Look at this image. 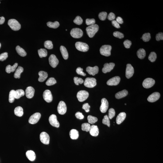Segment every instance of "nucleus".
I'll list each match as a JSON object with an SVG mask.
<instances>
[{
  "mask_svg": "<svg viewBox=\"0 0 163 163\" xmlns=\"http://www.w3.org/2000/svg\"><path fill=\"white\" fill-rule=\"evenodd\" d=\"M99 29V26L97 24L90 25L86 28L87 34L90 38L93 37Z\"/></svg>",
  "mask_w": 163,
  "mask_h": 163,
  "instance_id": "obj_1",
  "label": "nucleus"
},
{
  "mask_svg": "<svg viewBox=\"0 0 163 163\" xmlns=\"http://www.w3.org/2000/svg\"><path fill=\"white\" fill-rule=\"evenodd\" d=\"M8 24L13 30L18 31L21 29L20 24L17 20L14 19H9L8 21Z\"/></svg>",
  "mask_w": 163,
  "mask_h": 163,
  "instance_id": "obj_2",
  "label": "nucleus"
},
{
  "mask_svg": "<svg viewBox=\"0 0 163 163\" xmlns=\"http://www.w3.org/2000/svg\"><path fill=\"white\" fill-rule=\"evenodd\" d=\"M111 45H105L102 46L100 49L101 54L106 56H110L111 54Z\"/></svg>",
  "mask_w": 163,
  "mask_h": 163,
  "instance_id": "obj_3",
  "label": "nucleus"
},
{
  "mask_svg": "<svg viewBox=\"0 0 163 163\" xmlns=\"http://www.w3.org/2000/svg\"><path fill=\"white\" fill-rule=\"evenodd\" d=\"M75 47L78 50L82 52H87L89 49L88 45L86 43L77 42L75 44Z\"/></svg>",
  "mask_w": 163,
  "mask_h": 163,
  "instance_id": "obj_4",
  "label": "nucleus"
},
{
  "mask_svg": "<svg viewBox=\"0 0 163 163\" xmlns=\"http://www.w3.org/2000/svg\"><path fill=\"white\" fill-rule=\"evenodd\" d=\"M89 96L88 92L85 90H81L77 93V94L78 100L80 102L84 101L87 99Z\"/></svg>",
  "mask_w": 163,
  "mask_h": 163,
  "instance_id": "obj_5",
  "label": "nucleus"
},
{
  "mask_svg": "<svg viewBox=\"0 0 163 163\" xmlns=\"http://www.w3.org/2000/svg\"><path fill=\"white\" fill-rule=\"evenodd\" d=\"M70 34L73 38H80L83 36V32L81 29L75 28L71 30Z\"/></svg>",
  "mask_w": 163,
  "mask_h": 163,
  "instance_id": "obj_6",
  "label": "nucleus"
},
{
  "mask_svg": "<svg viewBox=\"0 0 163 163\" xmlns=\"http://www.w3.org/2000/svg\"><path fill=\"white\" fill-rule=\"evenodd\" d=\"M96 84V80L95 78H87L84 82V86L90 88L95 87Z\"/></svg>",
  "mask_w": 163,
  "mask_h": 163,
  "instance_id": "obj_7",
  "label": "nucleus"
},
{
  "mask_svg": "<svg viewBox=\"0 0 163 163\" xmlns=\"http://www.w3.org/2000/svg\"><path fill=\"white\" fill-rule=\"evenodd\" d=\"M57 110L59 113L61 115H63L66 113L67 111V107L64 101H61L59 102Z\"/></svg>",
  "mask_w": 163,
  "mask_h": 163,
  "instance_id": "obj_8",
  "label": "nucleus"
},
{
  "mask_svg": "<svg viewBox=\"0 0 163 163\" xmlns=\"http://www.w3.org/2000/svg\"><path fill=\"white\" fill-rule=\"evenodd\" d=\"M40 141L42 143L46 145H49L50 142V137L47 133L43 132L40 134Z\"/></svg>",
  "mask_w": 163,
  "mask_h": 163,
  "instance_id": "obj_9",
  "label": "nucleus"
},
{
  "mask_svg": "<svg viewBox=\"0 0 163 163\" xmlns=\"http://www.w3.org/2000/svg\"><path fill=\"white\" fill-rule=\"evenodd\" d=\"M155 81L151 78H147L144 81L143 86L145 88L148 89L152 87L155 83Z\"/></svg>",
  "mask_w": 163,
  "mask_h": 163,
  "instance_id": "obj_10",
  "label": "nucleus"
},
{
  "mask_svg": "<svg viewBox=\"0 0 163 163\" xmlns=\"http://www.w3.org/2000/svg\"><path fill=\"white\" fill-rule=\"evenodd\" d=\"M41 117V114L39 113H36L32 115L29 118V122L32 124H34L38 122Z\"/></svg>",
  "mask_w": 163,
  "mask_h": 163,
  "instance_id": "obj_11",
  "label": "nucleus"
},
{
  "mask_svg": "<svg viewBox=\"0 0 163 163\" xmlns=\"http://www.w3.org/2000/svg\"><path fill=\"white\" fill-rule=\"evenodd\" d=\"M49 121L50 124L52 126L57 128L59 127L60 124L57 121V117L55 114L51 115L49 117Z\"/></svg>",
  "mask_w": 163,
  "mask_h": 163,
  "instance_id": "obj_12",
  "label": "nucleus"
},
{
  "mask_svg": "<svg viewBox=\"0 0 163 163\" xmlns=\"http://www.w3.org/2000/svg\"><path fill=\"white\" fill-rule=\"evenodd\" d=\"M49 63L53 68H55L59 63L58 59L55 55H51L49 58Z\"/></svg>",
  "mask_w": 163,
  "mask_h": 163,
  "instance_id": "obj_13",
  "label": "nucleus"
},
{
  "mask_svg": "<svg viewBox=\"0 0 163 163\" xmlns=\"http://www.w3.org/2000/svg\"><path fill=\"white\" fill-rule=\"evenodd\" d=\"M134 73V68L131 64H128L127 65L126 76L127 79L132 77Z\"/></svg>",
  "mask_w": 163,
  "mask_h": 163,
  "instance_id": "obj_14",
  "label": "nucleus"
},
{
  "mask_svg": "<svg viewBox=\"0 0 163 163\" xmlns=\"http://www.w3.org/2000/svg\"><path fill=\"white\" fill-rule=\"evenodd\" d=\"M109 108V102L107 99L105 98H103L101 100V105L100 109L101 112L102 113H106L107 111Z\"/></svg>",
  "mask_w": 163,
  "mask_h": 163,
  "instance_id": "obj_15",
  "label": "nucleus"
},
{
  "mask_svg": "<svg viewBox=\"0 0 163 163\" xmlns=\"http://www.w3.org/2000/svg\"><path fill=\"white\" fill-rule=\"evenodd\" d=\"M43 97L44 100L48 103H50L52 102L53 97L51 91L49 90H45L43 94Z\"/></svg>",
  "mask_w": 163,
  "mask_h": 163,
  "instance_id": "obj_16",
  "label": "nucleus"
},
{
  "mask_svg": "<svg viewBox=\"0 0 163 163\" xmlns=\"http://www.w3.org/2000/svg\"><path fill=\"white\" fill-rule=\"evenodd\" d=\"M120 80L121 78L119 76H115L108 80L107 84L109 86H116L119 84Z\"/></svg>",
  "mask_w": 163,
  "mask_h": 163,
  "instance_id": "obj_17",
  "label": "nucleus"
},
{
  "mask_svg": "<svg viewBox=\"0 0 163 163\" xmlns=\"http://www.w3.org/2000/svg\"><path fill=\"white\" fill-rule=\"evenodd\" d=\"M114 66L115 64L114 63H106L104 65L103 68H102V72L105 73L110 72L114 68Z\"/></svg>",
  "mask_w": 163,
  "mask_h": 163,
  "instance_id": "obj_18",
  "label": "nucleus"
},
{
  "mask_svg": "<svg viewBox=\"0 0 163 163\" xmlns=\"http://www.w3.org/2000/svg\"><path fill=\"white\" fill-rule=\"evenodd\" d=\"M160 96L159 93L155 92L149 95L147 98V100L150 102H155L160 99Z\"/></svg>",
  "mask_w": 163,
  "mask_h": 163,
  "instance_id": "obj_19",
  "label": "nucleus"
},
{
  "mask_svg": "<svg viewBox=\"0 0 163 163\" xmlns=\"http://www.w3.org/2000/svg\"><path fill=\"white\" fill-rule=\"evenodd\" d=\"M86 70L88 73L90 75L94 76L96 74L98 73L99 72V69L98 66H95L94 67H87L86 68Z\"/></svg>",
  "mask_w": 163,
  "mask_h": 163,
  "instance_id": "obj_20",
  "label": "nucleus"
},
{
  "mask_svg": "<svg viewBox=\"0 0 163 163\" xmlns=\"http://www.w3.org/2000/svg\"><path fill=\"white\" fill-rule=\"evenodd\" d=\"M35 90L33 87H29L25 90V95L28 99H31L34 96Z\"/></svg>",
  "mask_w": 163,
  "mask_h": 163,
  "instance_id": "obj_21",
  "label": "nucleus"
},
{
  "mask_svg": "<svg viewBox=\"0 0 163 163\" xmlns=\"http://www.w3.org/2000/svg\"><path fill=\"white\" fill-rule=\"evenodd\" d=\"M89 131L90 132V134L93 136L96 137L99 134V129L96 125H91Z\"/></svg>",
  "mask_w": 163,
  "mask_h": 163,
  "instance_id": "obj_22",
  "label": "nucleus"
},
{
  "mask_svg": "<svg viewBox=\"0 0 163 163\" xmlns=\"http://www.w3.org/2000/svg\"><path fill=\"white\" fill-rule=\"evenodd\" d=\"M126 114L125 112H122L120 113L117 116L116 119V123L117 124L120 125L123 122L126 118Z\"/></svg>",
  "mask_w": 163,
  "mask_h": 163,
  "instance_id": "obj_23",
  "label": "nucleus"
},
{
  "mask_svg": "<svg viewBox=\"0 0 163 163\" xmlns=\"http://www.w3.org/2000/svg\"><path fill=\"white\" fill-rule=\"evenodd\" d=\"M39 78L38 80L40 82H43L45 81L48 77V74L44 71H40L39 72Z\"/></svg>",
  "mask_w": 163,
  "mask_h": 163,
  "instance_id": "obj_24",
  "label": "nucleus"
},
{
  "mask_svg": "<svg viewBox=\"0 0 163 163\" xmlns=\"http://www.w3.org/2000/svg\"><path fill=\"white\" fill-rule=\"evenodd\" d=\"M69 134L70 137L72 140L77 139L79 137L78 131L76 129H72L70 132Z\"/></svg>",
  "mask_w": 163,
  "mask_h": 163,
  "instance_id": "obj_25",
  "label": "nucleus"
},
{
  "mask_svg": "<svg viewBox=\"0 0 163 163\" xmlns=\"http://www.w3.org/2000/svg\"><path fill=\"white\" fill-rule=\"evenodd\" d=\"M26 157L31 161H34L36 158V155L33 151L28 150L26 153Z\"/></svg>",
  "mask_w": 163,
  "mask_h": 163,
  "instance_id": "obj_26",
  "label": "nucleus"
},
{
  "mask_svg": "<svg viewBox=\"0 0 163 163\" xmlns=\"http://www.w3.org/2000/svg\"><path fill=\"white\" fill-rule=\"evenodd\" d=\"M128 94V92L127 90H124L117 93L115 95V98L117 99H120L126 96Z\"/></svg>",
  "mask_w": 163,
  "mask_h": 163,
  "instance_id": "obj_27",
  "label": "nucleus"
},
{
  "mask_svg": "<svg viewBox=\"0 0 163 163\" xmlns=\"http://www.w3.org/2000/svg\"><path fill=\"white\" fill-rule=\"evenodd\" d=\"M18 66L17 63H15L14 65L11 66L10 65L7 66L6 68V71L7 73H10L11 72H13L16 71V68Z\"/></svg>",
  "mask_w": 163,
  "mask_h": 163,
  "instance_id": "obj_28",
  "label": "nucleus"
},
{
  "mask_svg": "<svg viewBox=\"0 0 163 163\" xmlns=\"http://www.w3.org/2000/svg\"><path fill=\"white\" fill-rule=\"evenodd\" d=\"M60 50L63 58L65 60H67L68 57V54L66 48L63 46H61Z\"/></svg>",
  "mask_w": 163,
  "mask_h": 163,
  "instance_id": "obj_29",
  "label": "nucleus"
},
{
  "mask_svg": "<svg viewBox=\"0 0 163 163\" xmlns=\"http://www.w3.org/2000/svg\"><path fill=\"white\" fill-rule=\"evenodd\" d=\"M14 113L17 116H22L23 114V109L21 106L16 107L14 110Z\"/></svg>",
  "mask_w": 163,
  "mask_h": 163,
  "instance_id": "obj_30",
  "label": "nucleus"
},
{
  "mask_svg": "<svg viewBox=\"0 0 163 163\" xmlns=\"http://www.w3.org/2000/svg\"><path fill=\"white\" fill-rule=\"evenodd\" d=\"M23 68L21 66H19L16 70L14 74V77L16 79H19L20 78L21 74L23 72Z\"/></svg>",
  "mask_w": 163,
  "mask_h": 163,
  "instance_id": "obj_31",
  "label": "nucleus"
},
{
  "mask_svg": "<svg viewBox=\"0 0 163 163\" xmlns=\"http://www.w3.org/2000/svg\"><path fill=\"white\" fill-rule=\"evenodd\" d=\"M25 91L21 89L15 91V98L17 99H19L21 97L25 95Z\"/></svg>",
  "mask_w": 163,
  "mask_h": 163,
  "instance_id": "obj_32",
  "label": "nucleus"
},
{
  "mask_svg": "<svg viewBox=\"0 0 163 163\" xmlns=\"http://www.w3.org/2000/svg\"><path fill=\"white\" fill-rule=\"evenodd\" d=\"M16 51L19 55L21 56H25L26 55L27 53L23 49L19 46H17L16 48Z\"/></svg>",
  "mask_w": 163,
  "mask_h": 163,
  "instance_id": "obj_33",
  "label": "nucleus"
},
{
  "mask_svg": "<svg viewBox=\"0 0 163 163\" xmlns=\"http://www.w3.org/2000/svg\"><path fill=\"white\" fill-rule=\"evenodd\" d=\"M146 52L145 50L141 48L137 51V55L139 58L142 59H144L146 56Z\"/></svg>",
  "mask_w": 163,
  "mask_h": 163,
  "instance_id": "obj_34",
  "label": "nucleus"
},
{
  "mask_svg": "<svg viewBox=\"0 0 163 163\" xmlns=\"http://www.w3.org/2000/svg\"><path fill=\"white\" fill-rule=\"evenodd\" d=\"M47 26L49 27L53 28V29H56L59 27L60 25L59 22L58 21H55L54 22H53L49 21L47 23Z\"/></svg>",
  "mask_w": 163,
  "mask_h": 163,
  "instance_id": "obj_35",
  "label": "nucleus"
},
{
  "mask_svg": "<svg viewBox=\"0 0 163 163\" xmlns=\"http://www.w3.org/2000/svg\"><path fill=\"white\" fill-rule=\"evenodd\" d=\"M38 52L39 56L40 58L45 57L48 55V52L46 50L44 49H41L38 50Z\"/></svg>",
  "mask_w": 163,
  "mask_h": 163,
  "instance_id": "obj_36",
  "label": "nucleus"
},
{
  "mask_svg": "<svg viewBox=\"0 0 163 163\" xmlns=\"http://www.w3.org/2000/svg\"><path fill=\"white\" fill-rule=\"evenodd\" d=\"M87 119L89 123L91 124H93L98 121V118L96 117L90 115L88 116Z\"/></svg>",
  "mask_w": 163,
  "mask_h": 163,
  "instance_id": "obj_37",
  "label": "nucleus"
},
{
  "mask_svg": "<svg viewBox=\"0 0 163 163\" xmlns=\"http://www.w3.org/2000/svg\"><path fill=\"white\" fill-rule=\"evenodd\" d=\"M15 90H11L9 92V102L11 103H13L14 102L15 98Z\"/></svg>",
  "mask_w": 163,
  "mask_h": 163,
  "instance_id": "obj_38",
  "label": "nucleus"
},
{
  "mask_svg": "<svg viewBox=\"0 0 163 163\" xmlns=\"http://www.w3.org/2000/svg\"><path fill=\"white\" fill-rule=\"evenodd\" d=\"M91 125L89 123H84L82 124L81 126L82 130L83 131L88 132L89 131Z\"/></svg>",
  "mask_w": 163,
  "mask_h": 163,
  "instance_id": "obj_39",
  "label": "nucleus"
},
{
  "mask_svg": "<svg viewBox=\"0 0 163 163\" xmlns=\"http://www.w3.org/2000/svg\"><path fill=\"white\" fill-rule=\"evenodd\" d=\"M56 80L54 78L51 77L49 78L47 81L46 84L48 86H51L56 84Z\"/></svg>",
  "mask_w": 163,
  "mask_h": 163,
  "instance_id": "obj_40",
  "label": "nucleus"
},
{
  "mask_svg": "<svg viewBox=\"0 0 163 163\" xmlns=\"http://www.w3.org/2000/svg\"><path fill=\"white\" fill-rule=\"evenodd\" d=\"M157 56L155 53L154 52H152L151 53L149 54L148 59L150 61L153 62L155 61L156 59H157Z\"/></svg>",
  "mask_w": 163,
  "mask_h": 163,
  "instance_id": "obj_41",
  "label": "nucleus"
},
{
  "mask_svg": "<svg viewBox=\"0 0 163 163\" xmlns=\"http://www.w3.org/2000/svg\"><path fill=\"white\" fill-rule=\"evenodd\" d=\"M102 123L103 124L107 125L108 127H110V121L109 118L107 115H105L102 120Z\"/></svg>",
  "mask_w": 163,
  "mask_h": 163,
  "instance_id": "obj_42",
  "label": "nucleus"
},
{
  "mask_svg": "<svg viewBox=\"0 0 163 163\" xmlns=\"http://www.w3.org/2000/svg\"><path fill=\"white\" fill-rule=\"evenodd\" d=\"M44 46L46 48L48 49H52L53 48V44L51 41H47L44 43Z\"/></svg>",
  "mask_w": 163,
  "mask_h": 163,
  "instance_id": "obj_43",
  "label": "nucleus"
},
{
  "mask_svg": "<svg viewBox=\"0 0 163 163\" xmlns=\"http://www.w3.org/2000/svg\"><path fill=\"white\" fill-rule=\"evenodd\" d=\"M150 34L149 33L144 34L143 35L142 37L143 41L145 42L148 41L150 40Z\"/></svg>",
  "mask_w": 163,
  "mask_h": 163,
  "instance_id": "obj_44",
  "label": "nucleus"
},
{
  "mask_svg": "<svg viewBox=\"0 0 163 163\" xmlns=\"http://www.w3.org/2000/svg\"><path fill=\"white\" fill-rule=\"evenodd\" d=\"M73 22L77 25H80L83 23V20L79 16H77L74 20Z\"/></svg>",
  "mask_w": 163,
  "mask_h": 163,
  "instance_id": "obj_45",
  "label": "nucleus"
},
{
  "mask_svg": "<svg viewBox=\"0 0 163 163\" xmlns=\"http://www.w3.org/2000/svg\"><path fill=\"white\" fill-rule=\"evenodd\" d=\"M107 13L106 12H102L99 13V18L102 21H104L107 18Z\"/></svg>",
  "mask_w": 163,
  "mask_h": 163,
  "instance_id": "obj_46",
  "label": "nucleus"
},
{
  "mask_svg": "<svg viewBox=\"0 0 163 163\" xmlns=\"http://www.w3.org/2000/svg\"><path fill=\"white\" fill-rule=\"evenodd\" d=\"M74 83L77 85H78L79 84H82L84 82V80L81 78L75 77L74 78Z\"/></svg>",
  "mask_w": 163,
  "mask_h": 163,
  "instance_id": "obj_47",
  "label": "nucleus"
},
{
  "mask_svg": "<svg viewBox=\"0 0 163 163\" xmlns=\"http://www.w3.org/2000/svg\"><path fill=\"white\" fill-rule=\"evenodd\" d=\"M115 112L113 109H109V119H111L115 116Z\"/></svg>",
  "mask_w": 163,
  "mask_h": 163,
  "instance_id": "obj_48",
  "label": "nucleus"
},
{
  "mask_svg": "<svg viewBox=\"0 0 163 163\" xmlns=\"http://www.w3.org/2000/svg\"><path fill=\"white\" fill-rule=\"evenodd\" d=\"M113 35L114 37L120 39L123 38L124 37V35L123 34L119 32H114L113 34Z\"/></svg>",
  "mask_w": 163,
  "mask_h": 163,
  "instance_id": "obj_49",
  "label": "nucleus"
},
{
  "mask_svg": "<svg viewBox=\"0 0 163 163\" xmlns=\"http://www.w3.org/2000/svg\"><path fill=\"white\" fill-rule=\"evenodd\" d=\"M95 20L93 18H87L86 20V24L88 25H93L95 24Z\"/></svg>",
  "mask_w": 163,
  "mask_h": 163,
  "instance_id": "obj_50",
  "label": "nucleus"
},
{
  "mask_svg": "<svg viewBox=\"0 0 163 163\" xmlns=\"http://www.w3.org/2000/svg\"><path fill=\"white\" fill-rule=\"evenodd\" d=\"M8 57V54L7 53L5 52L1 54H0V60L1 61H3L6 60Z\"/></svg>",
  "mask_w": 163,
  "mask_h": 163,
  "instance_id": "obj_51",
  "label": "nucleus"
},
{
  "mask_svg": "<svg viewBox=\"0 0 163 163\" xmlns=\"http://www.w3.org/2000/svg\"><path fill=\"white\" fill-rule=\"evenodd\" d=\"M83 69L81 68L80 67H78L76 70V72L78 74L81 75L83 76H86V74L83 71Z\"/></svg>",
  "mask_w": 163,
  "mask_h": 163,
  "instance_id": "obj_52",
  "label": "nucleus"
},
{
  "mask_svg": "<svg viewBox=\"0 0 163 163\" xmlns=\"http://www.w3.org/2000/svg\"><path fill=\"white\" fill-rule=\"evenodd\" d=\"M131 44V42L128 40H125L124 42V45L125 48H130Z\"/></svg>",
  "mask_w": 163,
  "mask_h": 163,
  "instance_id": "obj_53",
  "label": "nucleus"
},
{
  "mask_svg": "<svg viewBox=\"0 0 163 163\" xmlns=\"http://www.w3.org/2000/svg\"><path fill=\"white\" fill-rule=\"evenodd\" d=\"M90 106L88 103H86L83 105L82 109H84L86 112H88L90 111Z\"/></svg>",
  "mask_w": 163,
  "mask_h": 163,
  "instance_id": "obj_54",
  "label": "nucleus"
},
{
  "mask_svg": "<svg viewBox=\"0 0 163 163\" xmlns=\"http://www.w3.org/2000/svg\"><path fill=\"white\" fill-rule=\"evenodd\" d=\"M115 18V15L113 13H110L108 17V19L109 20H113Z\"/></svg>",
  "mask_w": 163,
  "mask_h": 163,
  "instance_id": "obj_55",
  "label": "nucleus"
},
{
  "mask_svg": "<svg viewBox=\"0 0 163 163\" xmlns=\"http://www.w3.org/2000/svg\"><path fill=\"white\" fill-rule=\"evenodd\" d=\"M156 40L159 41L160 40H163V34L162 32H160L156 35Z\"/></svg>",
  "mask_w": 163,
  "mask_h": 163,
  "instance_id": "obj_56",
  "label": "nucleus"
},
{
  "mask_svg": "<svg viewBox=\"0 0 163 163\" xmlns=\"http://www.w3.org/2000/svg\"><path fill=\"white\" fill-rule=\"evenodd\" d=\"M75 116L78 119L81 120L83 119L84 118V116L82 114V113L79 112H78L75 114Z\"/></svg>",
  "mask_w": 163,
  "mask_h": 163,
  "instance_id": "obj_57",
  "label": "nucleus"
},
{
  "mask_svg": "<svg viewBox=\"0 0 163 163\" xmlns=\"http://www.w3.org/2000/svg\"><path fill=\"white\" fill-rule=\"evenodd\" d=\"M112 24L113 26L115 27V28H117V29H119V28H120L119 24L115 20H113L112 21Z\"/></svg>",
  "mask_w": 163,
  "mask_h": 163,
  "instance_id": "obj_58",
  "label": "nucleus"
},
{
  "mask_svg": "<svg viewBox=\"0 0 163 163\" xmlns=\"http://www.w3.org/2000/svg\"><path fill=\"white\" fill-rule=\"evenodd\" d=\"M116 21L118 23L122 24L123 23V20L121 17H118L117 18Z\"/></svg>",
  "mask_w": 163,
  "mask_h": 163,
  "instance_id": "obj_59",
  "label": "nucleus"
},
{
  "mask_svg": "<svg viewBox=\"0 0 163 163\" xmlns=\"http://www.w3.org/2000/svg\"><path fill=\"white\" fill-rule=\"evenodd\" d=\"M5 21V18L3 17H0V25H2L4 23Z\"/></svg>",
  "mask_w": 163,
  "mask_h": 163,
  "instance_id": "obj_60",
  "label": "nucleus"
},
{
  "mask_svg": "<svg viewBox=\"0 0 163 163\" xmlns=\"http://www.w3.org/2000/svg\"><path fill=\"white\" fill-rule=\"evenodd\" d=\"M1 47V44H0V48Z\"/></svg>",
  "mask_w": 163,
  "mask_h": 163,
  "instance_id": "obj_61",
  "label": "nucleus"
},
{
  "mask_svg": "<svg viewBox=\"0 0 163 163\" xmlns=\"http://www.w3.org/2000/svg\"><path fill=\"white\" fill-rule=\"evenodd\" d=\"M125 105H126V104H125Z\"/></svg>",
  "mask_w": 163,
  "mask_h": 163,
  "instance_id": "obj_62",
  "label": "nucleus"
},
{
  "mask_svg": "<svg viewBox=\"0 0 163 163\" xmlns=\"http://www.w3.org/2000/svg\"></svg>",
  "mask_w": 163,
  "mask_h": 163,
  "instance_id": "obj_63",
  "label": "nucleus"
}]
</instances>
